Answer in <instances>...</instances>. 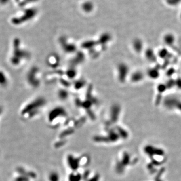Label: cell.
<instances>
[{"label":"cell","instance_id":"obj_1","mask_svg":"<svg viewBox=\"0 0 181 181\" xmlns=\"http://www.w3.org/2000/svg\"><path fill=\"white\" fill-rule=\"evenodd\" d=\"M60 179L59 174L56 172H50L48 176V180L49 181H59Z\"/></svg>","mask_w":181,"mask_h":181},{"label":"cell","instance_id":"obj_2","mask_svg":"<svg viewBox=\"0 0 181 181\" xmlns=\"http://www.w3.org/2000/svg\"><path fill=\"white\" fill-rule=\"evenodd\" d=\"M11 0H0V4L2 5H7L8 3L10 2Z\"/></svg>","mask_w":181,"mask_h":181}]
</instances>
